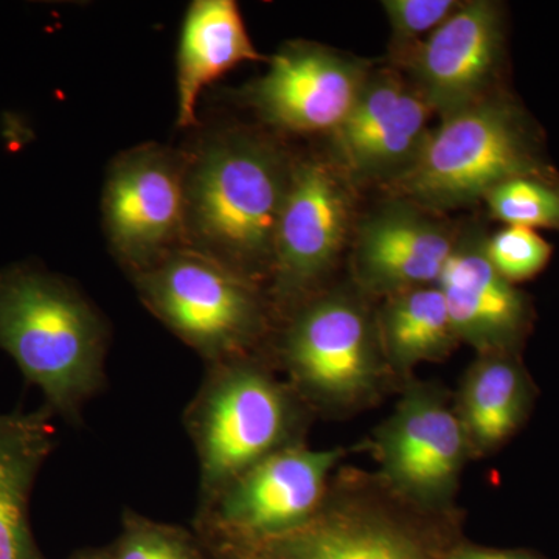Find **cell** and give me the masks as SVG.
Returning a JSON list of instances; mask_svg holds the SVG:
<instances>
[{
    "instance_id": "cell-25",
    "label": "cell",
    "mask_w": 559,
    "mask_h": 559,
    "mask_svg": "<svg viewBox=\"0 0 559 559\" xmlns=\"http://www.w3.org/2000/svg\"><path fill=\"white\" fill-rule=\"evenodd\" d=\"M448 559H543L528 551L481 549L459 544Z\"/></svg>"
},
{
    "instance_id": "cell-19",
    "label": "cell",
    "mask_w": 559,
    "mask_h": 559,
    "mask_svg": "<svg viewBox=\"0 0 559 559\" xmlns=\"http://www.w3.org/2000/svg\"><path fill=\"white\" fill-rule=\"evenodd\" d=\"M50 415H0V559H44L28 522V500L55 447Z\"/></svg>"
},
{
    "instance_id": "cell-11",
    "label": "cell",
    "mask_w": 559,
    "mask_h": 559,
    "mask_svg": "<svg viewBox=\"0 0 559 559\" xmlns=\"http://www.w3.org/2000/svg\"><path fill=\"white\" fill-rule=\"evenodd\" d=\"M385 485L418 509L448 506L471 452L457 411L436 389L415 385L377 440Z\"/></svg>"
},
{
    "instance_id": "cell-13",
    "label": "cell",
    "mask_w": 559,
    "mask_h": 559,
    "mask_svg": "<svg viewBox=\"0 0 559 559\" xmlns=\"http://www.w3.org/2000/svg\"><path fill=\"white\" fill-rule=\"evenodd\" d=\"M359 62L311 43H290L249 90V102L272 127L290 132H334L367 83Z\"/></svg>"
},
{
    "instance_id": "cell-17",
    "label": "cell",
    "mask_w": 559,
    "mask_h": 559,
    "mask_svg": "<svg viewBox=\"0 0 559 559\" xmlns=\"http://www.w3.org/2000/svg\"><path fill=\"white\" fill-rule=\"evenodd\" d=\"M263 60L234 0H194L183 17L178 51V123H197L198 100L241 62Z\"/></svg>"
},
{
    "instance_id": "cell-3",
    "label": "cell",
    "mask_w": 559,
    "mask_h": 559,
    "mask_svg": "<svg viewBox=\"0 0 559 559\" xmlns=\"http://www.w3.org/2000/svg\"><path fill=\"white\" fill-rule=\"evenodd\" d=\"M437 511L396 492L330 487L314 514L263 536H200L207 559H448L459 546Z\"/></svg>"
},
{
    "instance_id": "cell-21",
    "label": "cell",
    "mask_w": 559,
    "mask_h": 559,
    "mask_svg": "<svg viewBox=\"0 0 559 559\" xmlns=\"http://www.w3.org/2000/svg\"><path fill=\"white\" fill-rule=\"evenodd\" d=\"M109 551L110 559H207L193 528L151 520L131 509L123 511L119 536Z\"/></svg>"
},
{
    "instance_id": "cell-23",
    "label": "cell",
    "mask_w": 559,
    "mask_h": 559,
    "mask_svg": "<svg viewBox=\"0 0 559 559\" xmlns=\"http://www.w3.org/2000/svg\"><path fill=\"white\" fill-rule=\"evenodd\" d=\"M484 249L492 267L513 285L536 277L554 252L538 231L514 226L485 238Z\"/></svg>"
},
{
    "instance_id": "cell-7",
    "label": "cell",
    "mask_w": 559,
    "mask_h": 559,
    "mask_svg": "<svg viewBox=\"0 0 559 559\" xmlns=\"http://www.w3.org/2000/svg\"><path fill=\"white\" fill-rule=\"evenodd\" d=\"M382 356L369 314L345 294L316 297L290 312L280 345L290 388L322 407H347L370 396L381 381Z\"/></svg>"
},
{
    "instance_id": "cell-10",
    "label": "cell",
    "mask_w": 559,
    "mask_h": 559,
    "mask_svg": "<svg viewBox=\"0 0 559 559\" xmlns=\"http://www.w3.org/2000/svg\"><path fill=\"white\" fill-rule=\"evenodd\" d=\"M353 218L347 180L319 160L294 165L274 242L271 294L293 312L310 300L340 257Z\"/></svg>"
},
{
    "instance_id": "cell-4",
    "label": "cell",
    "mask_w": 559,
    "mask_h": 559,
    "mask_svg": "<svg viewBox=\"0 0 559 559\" xmlns=\"http://www.w3.org/2000/svg\"><path fill=\"white\" fill-rule=\"evenodd\" d=\"M441 119L409 167L392 180V190L404 201L454 209L485 200L507 180L551 178L535 130L513 102L487 95Z\"/></svg>"
},
{
    "instance_id": "cell-20",
    "label": "cell",
    "mask_w": 559,
    "mask_h": 559,
    "mask_svg": "<svg viewBox=\"0 0 559 559\" xmlns=\"http://www.w3.org/2000/svg\"><path fill=\"white\" fill-rule=\"evenodd\" d=\"M378 333L382 352L396 370L444 358L460 342L439 285L390 296Z\"/></svg>"
},
{
    "instance_id": "cell-24",
    "label": "cell",
    "mask_w": 559,
    "mask_h": 559,
    "mask_svg": "<svg viewBox=\"0 0 559 559\" xmlns=\"http://www.w3.org/2000/svg\"><path fill=\"white\" fill-rule=\"evenodd\" d=\"M463 2L457 0H385L382 9L388 14L393 44L401 55L417 46L423 36L440 27Z\"/></svg>"
},
{
    "instance_id": "cell-26",
    "label": "cell",
    "mask_w": 559,
    "mask_h": 559,
    "mask_svg": "<svg viewBox=\"0 0 559 559\" xmlns=\"http://www.w3.org/2000/svg\"><path fill=\"white\" fill-rule=\"evenodd\" d=\"M69 559H110L109 546L87 547V549L75 551Z\"/></svg>"
},
{
    "instance_id": "cell-9",
    "label": "cell",
    "mask_w": 559,
    "mask_h": 559,
    "mask_svg": "<svg viewBox=\"0 0 559 559\" xmlns=\"http://www.w3.org/2000/svg\"><path fill=\"white\" fill-rule=\"evenodd\" d=\"M340 450L289 444L250 466L198 506L200 536H263L310 520L330 491Z\"/></svg>"
},
{
    "instance_id": "cell-22",
    "label": "cell",
    "mask_w": 559,
    "mask_h": 559,
    "mask_svg": "<svg viewBox=\"0 0 559 559\" xmlns=\"http://www.w3.org/2000/svg\"><path fill=\"white\" fill-rule=\"evenodd\" d=\"M489 213L507 226L559 230V183L554 178L524 176L489 191Z\"/></svg>"
},
{
    "instance_id": "cell-15",
    "label": "cell",
    "mask_w": 559,
    "mask_h": 559,
    "mask_svg": "<svg viewBox=\"0 0 559 559\" xmlns=\"http://www.w3.org/2000/svg\"><path fill=\"white\" fill-rule=\"evenodd\" d=\"M432 114L428 102L400 76L367 79L352 112L333 132L342 164L360 176L400 175L428 138Z\"/></svg>"
},
{
    "instance_id": "cell-1",
    "label": "cell",
    "mask_w": 559,
    "mask_h": 559,
    "mask_svg": "<svg viewBox=\"0 0 559 559\" xmlns=\"http://www.w3.org/2000/svg\"><path fill=\"white\" fill-rule=\"evenodd\" d=\"M290 165L266 140L240 131L202 142L186 176V248L250 282L271 277Z\"/></svg>"
},
{
    "instance_id": "cell-18",
    "label": "cell",
    "mask_w": 559,
    "mask_h": 559,
    "mask_svg": "<svg viewBox=\"0 0 559 559\" xmlns=\"http://www.w3.org/2000/svg\"><path fill=\"white\" fill-rule=\"evenodd\" d=\"M536 395L520 355H480L466 373L455 407L471 451L488 454L513 439L532 414Z\"/></svg>"
},
{
    "instance_id": "cell-8",
    "label": "cell",
    "mask_w": 559,
    "mask_h": 559,
    "mask_svg": "<svg viewBox=\"0 0 559 559\" xmlns=\"http://www.w3.org/2000/svg\"><path fill=\"white\" fill-rule=\"evenodd\" d=\"M189 156L145 143L112 162L103 190L110 249L132 275L186 248Z\"/></svg>"
},
{
    "instance_id": "cell-6",
    "label": "cell",
    "mask_w": 559,
    "mask_h": 559,
    "mask_svg": "<svg viewBox=\"0 0 559 559\" xmlns=\"http://www.w3.org/2000/svg\"><path fill=\"white\" fill-rule=\"evenodd\" d=\"M132 280L143 305L207 366L252 355L266 333L259 285L197 250H175Z\"/></svg>"
},
{
    "instance_id": "cell-14",
    "label": "cell",
    "mask_w": 559,
    "mask_h": 559,
    "mask_svg": "<svg viewBox=\"0 0 559 559\" xmlns=\"http://www.w3.org/2000/svg\"><path fill=\"white\" fill-rule=\"evenodd\" d=\"M485 238L455 240L441 272L439 288L460 342L480 355L516 353L527 340L533 323L530 299L489 263Z\"/></svg>"
},
{
    "instance_id": "cell-5",
    "label": "cell",
    "mask_w": 559,
    "mask_h": 559,
    "mask_svg": "<svg viewBox=\"0 0 559 559\" xmlns=\"http://www.w3.org/2000/svg\"><path fill=\"white\" fill-rule=\"evenodd\" d=\"M300 396L252 355L209 364L183 412L198 466L200 506L272 452L299 443Z\"/></svg>"
},
{
    "instance_id": "cell-16",
    "label": "cell",
    "mask_w": 559,
    "mask_h": 559,
    "mask_svg": "<svg viewBox=\"0 0 559 559\" xmlns=\"http://www.w3.org/2000/svg\"><path fill=\"white\" fill-rule=\"evenodd\" d=\"M455 238L412 202L396 201L374 213L359 229L355 271L360 285L395 296L437 285Z\"/></svg>"
},
{
    "instance_id": "cell-2",
    "label": "cell",
    "mask_w": 559,
    "mask_h": 559,
    "mask_svg": "<svg viewBox=\"0 0 559 559\" xmlns=\"http://www.w3.org/2000/svg\"><path fill=\"white\" fill-rule=\"evenodd\" d=\"M108 345L100 312L72 283L33 266L0 271V348L51 414L81 421L105 388Z\"/></svg>"
},
{
    "instance_id": "cell-12",
    "label": "cell",
    "mask_w": 559,
    "mask_h": 559,
    "mask_svg": "<svg viewBox=\"0 0 559 559\" xmlns=\"http://www.w3.org/2000/svg\"><path fill=\"white\" fill-rule=\"evenodd\" d=\"M503 50L498 3L465 2L440 27L403 53L414 90L433 112L451 116L487 97Z\"/></svg>"
}]
</instances>
